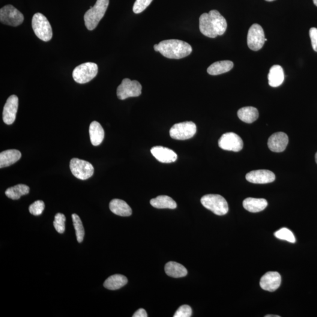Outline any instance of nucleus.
I'll return each instance as SVG.
<instances>
[{
	"mask_svg": "<svg viewBox=\"0 0 317 317\" xmlns=\"http://www.w3.org/2000/svg\"><path fill=\"white\" fill-rule=\"evenodd\" d=\"M158 46V52L169 59H179L186 57L192 52L190 45L179 40H164L160 42Z\"/></svg>",
	"mask_w": 317,
	"mask_h": 317,
	"instance_id": "obj_1",
	"label": "nucleus"
},
{
	"mask_svg": "<svg viewBox=\"0 0 317 317\" xmlns=\"http://www.w3.org/2000/svg\"><path fill=\"white\" fill-rule=\"evenodd\" d=\"M109 0H97L94 7L86 12L84 21L86 27L89 30H93L106 14L108 7Z\"/></svg>",
	"mask_w": 317,
	"mask_h": 317,
	"instance_id": "obj_2",
	"label": "nucleus"
},
{
	"mask_svg": "<svg viewBox=\"0 0 317 317\" xmlns=\"http://www.w3.org/2000/svg\"><path fill=\"white\" fill-rule=\"evenodd\" d=\"M32 27L35 34L41 40L47 42L52 40L53 29L49 20L43 14L37 13L32 19Z\"/></svg>",
	"mask_w": 317,
	"mask_h": 317,
	"instance_id": "obj_3",
	"label": "nucleus"
},
{
	"mask_svg": "<svg viewBox=\"0 0 317 317\" xmlns=\"http://www.w3.org/2000/svg\"><path fill=\"white\" fill-rule=\"evenodd\" d=\"M202 204L206 209L218 216H223L229 211V206L225 199L219 194H207L201 199Z\"/></svg>",
	"mask_w": 317,
	"mask_h": 317,
	"instance_id": "obj_4",
	"label": "nucleus"
},
{
	"mask_svg": "<svg viewBox=\"0 0 317 317\" xmlns=\"http://www.w3.org/2000/svg\"><path fill=\"white\" fill-rule=\"evenodd\" d=\"M98 67L94 62H86L78 66L73 73V79L77 83L83 84L93 79L97 76Z\"/></svg>",
	"mask_w": 317,
	"mask_h": 317,
	"instance_id": "obj_5",
	"label": "nucleus"
},
{
	"mask_svg": "<svg viewBox=\"0 0 317 317\" xmlns=\"http://www.w3.org/2000/svg\"><path fill=\"white\" fill-rule=\"evenodd\" d=\"M197 127L193 122H184L175 124L170 128L169 133L172 139L187 140L196 134Z\"/></svg>",
	"mask_w": 317,
	"mask_h": 317,
	"instance_id": "obj_6",
	"label": "nucleus"
},
{
	"mask_svg": "<svg viewBox=\"0 0 317 317\" xmlns=\"http://www.w3.org/2000/svg\"><path fill=\"white\" fill-rule=\"evenodd\" d=\"M70 170L75 177L80 180H86L94 175V168L88 161L73 158L70 161Z\"/></svg>",
	"mask_w": 317,
	"mask_h": 317,
	"instance_id": "obj_7",
	"label": "nucleus"
},
{
	"mask_svg": "<svg viewBox=\"0 0 317 317\" xmlns=\"http://www.w3.org/2000/svg\"><path fill=\"white\" fill-rule=\"evenodd\" d=\"M142 88L141 84L137 80L125 79L118 86L116 94L119 100H124L128 98L139 97L142 94Z\"/></svg>",
	"mask_w": 317,
	"mask_h": 317,
	"instance_id": "obj_8",
	"label": "nucleus"
},
{
	"mask_svg": "<svg viewBox=\"0 0 317 317\" xmlns=\"http://www.w3.org/2000/svg\"><path fill=\"white\" fill-rule=\"evenodd\" d=\"M24 20L23 14L13 5H5L0 10V21L5 25L17 26L22 25Z\"/></svg>",
	"mask_w": 317,
	"mask_h": 317,
	"instance_id": "obj_9",
	"label": "nucleus"
},
{
	"mask_svg": "<svg viewBox=\"0 0 317 317\" xmlns=\"http://www.w3.org/2000/svg\"><path fill=\"white\" fill-rule=\"evenodd\" d=\"M264 30L257 24L251 26L247 35V45L250 50L259 51L264 46L265 41Z\"/></svg>",
	"mask_w": 317,
	"mask_h": 317,
	"instance_id": "obj_10",
	"label": "nucleus"
},
{
	"mask_svg": "<svg viewBox=\"0 0 317 317\" xmlns=\"http://www.w3.org/2000/svg\"><path fill=\"white\" fill-rule=\"evenodd\" d=\"M219 146L225 151L239 152L243 148L241 137L233 132L224 133L219 140Z\"/></svg>",
	"mask_w": 317,
	"mask_h": 317,
	"instance_id": "obj_11",
	"label": "nucleus"
},
{
	"mask_svg": "<svg viewBox=\"0 0 317 317\" xmlns=\"http://www.w3.org/2000/svg\"><path fill=\"white\" fill-rule=\"evenodd\" d=\"M18 107H19V98L15 95L10 96L6 102L3 109L2 119L5 124L11 125L14 123L16 118Z\"/></svg>",
	"mask_w": 317,
	"mask_h": 317,
	"instance_id": "obj_12",
	"label": "nucleus"
},
{
	"mask_svg": "<svg viewBox=\"0 0 317 317\" xmlns=\"http://www.w3.org/2000/svg\"><path fill=\"white\" fill-rule=\"evenodd\" d=\"M282 283V277L276 271H269L266 273L260 280V285L265 291H276Z\"/></svg>",
	"mask_w": 317,
	"mask_h": 317,
	"instance_id": "obj_13",
	"label": "nucleus"
},
{
	"mask_svg": "<svg viewBox=\"0 0 317 317\" xmlns=\"http://www.w3.org/2000/svg\"><path fill=\"white\" fill-rule=\"evenodd\" d=\"M246 178L250 183L266 184L274 182L276 179V176L273 172L268 170H257L248 173Z\"/></svg>",
	"mask_w": 317,
	"mask_h": 317,
	"instance_id": "obj_14",
	"label": "nucleus"
},
{
	"mask_svg": "<svg viewBox=\"0 0 317 317\" xmlns=\"http://www.w3.org/2000/svg\"><path fill=\"white\" fill-rule=\"evenodd\" d=\"M289 143V137L285 133H275L269 137L268 140V148L274 152H282L285 150Z\"/></svg>",
	"mask_w": 317,
	"mask_h": 317,
	"instance_id": "obj_15",
	"label": "nucleus"
},
{
	"mask_svg": "<svg viewBox=\"0 0 317 317\" xmlns=\"http://www.w3.org/2000/svg\"><path fill=\"white\" fill-rule=\"evenodd\" d=\"M151 152L152 155L161 163L175 162L178 158V155L174 151L163 146H154L151 149Z\"/></svg>",
	"mask_w": 317,
	"mask_h": 317,
	"instance_id": "obj_16",
	"label": "nucleus"
},
{
	"mask_svg": "<svg viewBox=\"0 0 317 317\" xmlns=\"http://www.w3.org/2000/svg\"><path fill=\"white\" fill-rule=\"evenodd\" d=\"M109 209L113 213L119 216H130L132 211L127 202L121 199H113L109 203Z\"/></svg>",
	"mask_w": 317,
	"mask_h": 317,
	"instance_id": "obj_17",
	"label": "nucleus"
},
{
	"mask_svg": "<svg viewBox=\"0 0 317 317\" xmlns=\"http://www.w3.org/2000/svg\"><path fill=\"white\" fill-rule=\"evenodd\" d=\"M22 158V153L16 149H9L0 154V168L12 165Z\"/></svg>",
	"mask_w": 317,
	"mask_h": 317,
	"instance_id": "obj_18",
	"label": "nucleus"
},
{
	"mask_svg": "<svg viewBox=\"0 0 317 317\" xmlns=\"http://www.w3.org/2000/svg\"><path fill=\"white\" fill-rule=\"evenodd\" d=\"M200 31L206 37L214 38L218 35L208 13H203L199 18Z\"/></svg>",
	"mask_w": 317,
	"mask_h": 317,
	"instance_id": "obj_19",
	"label": "nucleus"
},
{
	"mask_svg": "<svg viewBox=\"0 0 317 317\" xmlns=\"http://www.w3.org/2000/svg\"><path fill=\"white\" fill-rule=\"evenodd\" d=\"M268 83L272 87H278L285 80L283 69L280 65H274L270 68L268 76Z\"/></svg>",
	"mask_w": 317,
	"mask_h": 317,
	"instance_id": "obj_20",
	"label": "nucleus"
},
{
	"mask_svg": "<svg viewBox=\"0 0 317 317\" xmlns=\"http://www.w3.org/2000/svg\"><path fill=\"white\" fill-rule=\"evenodd\" d=\"M243 207L246 210L252 213L262 211L267 208L268 203L264 199H256L248 197L243 203Z\"/></svg>",
	"mask_w": 317,
	"mask_h": 317,
	"instance_id": "obj_21",
	"label": "nucleus"
},
{
	"mask_svg": "<svg viewBox=\"0 0 317 317\" xmlns=\"http://www.w3.org/2000/svg\"><path fill=\"white\" fill-rule=\"evenodd\" d=\"M208 14L217 35H222L224 34L226 31L227 26L226 19L217 10H211Z\"/></svg>",
	"mask_w": 317,
	"mask_h": 317,
	"instance_id": "obj_22",
	"label": "nucleus"
},
{
	"mask_svg": "<svg viewBox=\"0 0 317 317\" xmlns=\"http://www.w3.org/2000/svg\"><path fill=\"white\" fill-rule=\"evenodd\" d=\"M89 132L92 144L94 146L101 145L105 136V132L101 125L97 121L92 122L89 126Z\"/></svg>",
	"mask_w": 317,
	"mask_h": 317,
	"instance_id": "obj_23",
	"label": "nucleus"
},
{
	"mask_svg": "<svg viewBox=\"0 0 317 317\" xmlns=\"http://www.w3.org/2000/svg\"><path fill=\"white\" fill-rule=\"evenodd\" d=\"M164 270L167 276L173 278L184 277L187 274V269L183 265L174 262L167 263Z\"/></svg>",
	"mask_w": 317,
	"mask_h": 317,
	"instance_id": "obj_24",
	"label": "nucleus"
},
{
	"mask_svg": "<svg viewBox=\"0 0 317 317\" xmlns=\"http://www.w3.org/2000/svg\"><path fill=\"white\" fill-rule=\"evenodd\" d=\"M234 64L232 61L226 60L214 62L208 68V73L211 76H218V75L227 73L233 68Z\"/></svg>",
	"mask_w": 317,
	"mask_h": 317,
	"instance_id": "obj_25",
	"label": "nucleus"
},
{
	"mask_svg": "<svg viewBox=\"0 0 317 317\" xmlns=\"http://www.w3.org/2000/svg\"><path fill=\"white\" fill-rule=\"evenodd\" d=\"M238 115L241 121L247 124H252L259 118V111L256 107L246 106L239 109Z\"/></svg>",
	"mask_w": 317,
	"mask_h": 317,
	"instance_id": "obj_26",
	"label": "nucleus"
},
{
	"mask_svg": "<svg viewBox=\"0 0 317 317\" xmlns=\"http://www.w3.org/2000/svg\"><path fill=\"white\" fill-rule=\"evenodd\" d=\"M128 283L127 278L123 275L115 274L107 278L104 282L105 288L110 290H116L122 288Z\"/></svg>",
	"mask_w": 317,
	"mask_h": 317,
	"instance_id": "obj_27",
	"label": "nucleus"
},
{
	"mask_svg": "<svg viewBox=\"0 0 317 317\" xmlns=\"http://www.w3.org/2000/svg\"><path fill=\"white\" fill-rule=\"evenodd\" d=\"M151 205L157 209H175L177 208V204L174 200L167 196H158L156 198L152 199L150 201Z\"/></svg>",
	"mask_w": 317,
	"mask_h": 317,
	"instance_id": "obj_28",
	"label": "nucleus"
},
{
	"mask_svg": "<svg viewBox=\"0 0 317 317\" xmlns=\"http://www.w3.org/2000/svg\"><path fill=\"white\" fill-rule=\"evenodd\" d=\"M29 192V187L28 186H26V185L19 184L16 185V186L8 188L5 191V195L8 198L13 200H18L22 196L28 194Z\"/></svg>",
	"mask_w": 317,
	"mask_h": 317,
	"instance_id": "obj_29",
	"label": "nucleus"
},
{
	"mask_svg": "<svg viewBox=\"0 0 317 317\" xmlns=\"http://www.w3.org/2000/svg\"><path fill=\"white\" fill-rule=\"evenodd\" d=\"M72 218H73V224L76 230L77 241L79 243H82L85 235V230L82 221L77 214L72 215Z\"/></svg>",
	"mask_w": 317,
	"mask_h": 317,
	"instance_id": "obj_30",
	"label": "nucleus"
},
{
	"mask_svg": "<svg viewBox=\"0 0 317 317\" xmlns=\"http://www.w3.org/2000/svg\"><path fill=\"white\" fill-rule=\"evenodd\" d=\"M275 237L280 240H286L290 243H295V238L291 230L287 228H282L274 233Z\"/></svg>",
	"mask_w": 317,
	"mask_h": 317,
	"instance_id": "obj_31",
	"label": "nucleus"
},
{
	"mask_svg": "<svg viewBox=\"0 0 317 317\" xmlns=\"http://www.w3.org/2000/svg\"><path fill=\"white\" fill-rule=\"evenodd\" d=\"M65 220L66 218L64 214L58 213L55 215V220L53 221V226H54L56 232L60 234H62L65 232Z\"/></svg>",
	"mask_w": 317,
	"mask_h": 317,
	"instance_id": "obj_32",
	"label": "nucleus"
},
{
	"mask_svg": "<svg viewBox=\"0 0 317 317\" xmlns=\"http://www.w3.org/2000/svg\"><path fill=\"white\" fill-rule=\"evenodd\" d=\"M44 209V202L42 200H37L29 206V211L34 216H40L43 213Z\"/></svg>",
	"mask_w": 317,
	"mask_h": 317,
	"instance_id": "obj_33",
	"label": "nucleus"
},
{
	"mask_svg": "<svg viewBox=\"0 0 317 317\" xmlns=\"http://www.w3.org/2000/svg\"><path fill=\"white\" fill-rule=\"evenodd\" d=\"M152 1L153 0H136L133 7L134 13H141L151 4Z\"/></svg>",
	"mask_w": 317,
	"mask_h": 317,
	"instance_id": "obj_34",
	"label": "nucleus"
},
{
	"mask_svg": "<svg viewBox=\"0 0 317 317\" xmlns=\"http://www.w3.org/2000/svg\"><path fill=\"white\" fill-rule=\"evenodd\" d=\"M192 315V310L188 305H184L176 311L174 317H190Z\"/></svg>",
	"mask_w": 317,
	"mask_h": 317,
	"instance_id": "obj_35",
	"label": "nucleus"
},
{
	"mask_svg": "<svg viewBox=\"0 0 317 317\" xmlns=\"http://www.w3.org/2000/svg\"><path fill=\"white\" fill-rule=\"evenodd\" d=\"M309 32L313 49L317 52V28L313 27L310 29Z\"/></svg>",
	"mask_w": 317,
	"mask_h": 317,
	"instance_id": "obj_36",
	"label": "nucleus"
},
{
	"mask_svg": "<svg viewBox=\"0 0 317 317\" xmlns=\"http://www.w3.org/2000/svg\"><path fill=\"white\" fill-rule=\"evenodd\" d=\"M148 316L147 313L143 309H139L133 315V317H147Z\"/></svg>",
	"mask_w": 317,
	"mask_h": 317,
	"instance_id": "obj_37",
	"label": "nucleus"
},
{
	"mask_svg": "<svg viewBox=\"0 0 317 317\" xmlns=\"http://www.w3.org/2000/svg\"><path fill=\"white\" fill-rule=\"evenodd\" d=\"M154 50H155V52H158V50H159V46H158V44L155 45Z\"/></svg>",
	"mask_w": 317,
	"mask_h": 317,
	"instance_id": "obj_38",
	"label": "nucleus"
},
{
	"mask_svg": "<svg viewBox=\"0 0 317 317\" xmlns=\"http://www.w3.org/2000/svg\"><path fill=\"white\" fill-rule=\"evenodd\" d=\"M265 317H280L279 316L267 315Z\"/></svg>",
	"mask_w": 317,
	"mask_h": 317,
	"instance_id": "obj_39",
	"label": "nucleus"
},
{
	"mask_svg": "<svg viewBox=\"0 0 317 317\" xmlns=\"http://www.w3.org/2000/svg\"><path fill=\"white\" fill-rule=\"evenodd\" d=\"M314 4H315L317 7V0H313Z\"/></svg>",
	"mask_w": 317,
	"mask_h": 317,
	"instance_id": "obj_40",
	"label": "nucleus"
},
{
	"mask_svg": "<svg viewBox=\"0 0 317 317\" xmlns=\"http://www.w3.org/2000/svg\"><path fill=\"white\" fill-rule=\"evenodd\" d=\"M315 158H316V162H317V153H316V157H315Z\"/></svg>",
	"mask_w": 317,
	"mask_h": 317,
	"instance_id": "obj_41",
	"label": "nucleus"
},
{
	"mask_svg": "<svg viewBox=\"0 0 317 317\" xmlns=\"http://www.w3.org/2000/svg\"><path fill=\"white\" fill-rule=\"evenodd\" d=\"M265 1H268V2H271V1H275V0H265Z\"/></svg>",
	"mask_w": 317,
	"mask_h": 317,
	"instance_id": "obj_42",
	"label": "nucleus"
}]
</instances>
